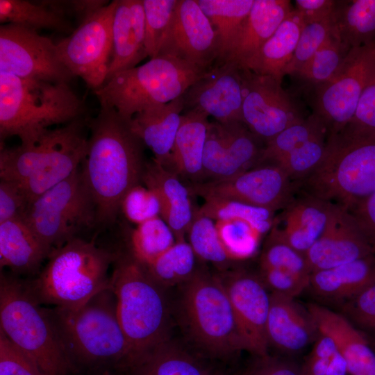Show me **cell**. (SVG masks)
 Wrapping results in <instances>:
<instances>
[{
  "label": "cell",
  "mask_w": 375,
  "mask_h": 375,
  "mask_svg": "<svg viewBox=\"0 0 375 375\" xmlns=\"http://www.w3.org/2000/svg\"><path fill=\"white\" fill-rule=\"evenodd\" d=\"M89 130L80 172L95 206L97 224L107 226L115 221L126 192L142 183L144 144L130 120L107 105L100 104L97 115L90 119Z\"/></svg>",
  "instance_id": "obj_1"
},
{
  "label": "cell",
  "mask_w": 375,
  "mask_h": 375,
  "mask_svg": "<svg viewBox=\"0 0 375 375\" xmlns=\"http://www.w3.org/2000/svg\"><path fill=\"white\" fill-rule=\"evenodd\" d=\"M71 374L91 375L136 367L117 315L116 296L105 289L78 308H46Z\"/></svg>",
  "instance_id": "obj_2"
},
{
  "label": "cell",
  "mask_w": 375,
  "mask_h": 375,
  "mask_svg": "<svg viewBox=\"0 0 375 375\" xmlns=\"http://www.w3.org/2000/svg\"><path fill=\"white\" fill-rule=\"evenodd\" d=\"M88 115L69 83L23 78L0 71L1 144L17 136L22 144L37 140L49 127Z\"/></svg>",
  "instance_id": "obj_3"
},
{
  "label": "cell",
  "mask_w": 375,
  "mask_h": 375,
  "mask_svg": "<svg viewBox=\"0 0 375 375\" xmlns=\"http://www.w3.org/2000/svg\"><path fill=\"white\" fill-rule=\"evenodd\" d=\"M117 253L76 237L50 253L44 267L26 280L28 289L42 306L80 307L110 288Z\"/></svg>",
  "instance_id": "obj_4"
},
{
  "label": "cell",
  "mask_w": 375,
  "mask_h": 375,
  "mask_svg": "<svg viewBox=\"0 0 375 375\" xmlns=\"http://www.w3.org/2000/svg\"><path fill=\"white\" fill-rule=\"evenodd\" d=\"M297 183L303 192L351 210L375 192V132L344 127L328 136L321 162Z\"/></svg>",
  "instance_id": "obj_5"
},
{
  "label": "cell",
  "mask_w": 375,
  "mask_h": 375,
  "mask_svg": "<svg viewBox=\"0 0 375 375\" xmlns=\"http://www.w3.org/2000/svg\"><path fill=\"white\" fill-rule=\"evenodd\" d=\"M110 288L138 367L153 350L168 341L169 312L163 288L127 251H118Z\"/></svg>",
  "instance_id": "obj_6"
},
{
  "label": "cell",
  "mask_w": 375,
  "mask_h": 375,
  "mask_svg": "<svg viewBox=\"0 0 375 375\" xmlns=\"http://www.w3.org/2000/svg\"><path fill=\"white\" fill-rule=\"evenodd\" d=\"M0 330L46 375H69L46 308L28 289L26 280L0 273Z\"/></svg>",
  "instance_id": "obj_7"
},
{
  "label": "cell",
  "mask_w": 375,
  "mask_h": 375,
  "mask_svg": "<svg viewBox=\"0 0 375 375\" xmlns=\"http://www.w3.org/2000/svg\"><path fill=\"white\" fill-rule=\"evenodd\" d=\"M208 69L172 56H158L115 74L93 92L100 104L113 107L131 120L150 106L182 97Z\"/></svg>",
  "instance_id": "obj_8"
},
{
  "label": "cell",
  "mask_w": 375,
  "mask_h": 375,
  "mask_svg": "<svg viewBox=\"0 0 375 375\" xmlns=\"http://www.w3.org/2000/svg\"><path fill=\"white\" fill-rule=\"evenodd\" d=\"M182 285L181 317L198 347L214 357L246 350L228 297L217 276L197 269Z\"/></svg>",
  "instance_id": "obj_9"
},
{
  "label": "cell",
  "mask_w": 375,
  "mask_h": 375,
  "mask_svg": "<svg viewBox=\"0 0 375 375\" xmlns=\"http://www.w3.org/2000/svg\"><path fill=\"white\" fill-rule=\"evenodd\" d=\"M22 219L51 251L97 224L95 206L80 168L35 199Z\"/></svg>",
  "instance_id": "obj_10"
},
{
  "label": "cell",
  "mask_w": 375,
  "mask_h": 375,
  "mask_svg": "<svg viewBox=\"0 0 375 375\" xmlns=\"http://www.w3.org/2000/svg\"><path fill=\"white\" fill-rule=\"evenodd\" d=\"M375 79V44L351 49L336 73L308 93L313 114L328 136L341 131L352 119L365 88Z\"/></svg>",
  "instance_id": "obj_11"
},
{
  "label": "cell",
  "mask_w": 375,
  "mask_h": 375,
  "mask_svg": "<svg viewBox=\"0 0 375 375\" xmlns=\"http://www.w3.org/2000/svg\"><path fill=\"white\" fill-rule=\"evenodd\" d=\"M116 5L117 0L110 1L57 44L66 67L93 92L106 79L112 56V24Z\"/></svg>",
  "instance_id": "obj_12"
},
{
  "label": "cell",
  "mask_w": 375,
  "mask_h": 375,
  "mask_svg": "<svg viewBox=\"0 0 375 375\" xmlns=\"http://www.w3.org/2000/svg\"><path fill=\"white\" fill-rule=\"evenodd\" d=\"M0 71L53 83H69L74 77L57 44L38 31L10 24L0 26Z\"/></svg>",
  "instance_id": "obj_13"
},
{
  "label": "cell",
  "mask_w": 375,
  "mask_h": 375,
  "mask_svg": "<svg viewBox=\"0 0 375 375\" xmlns=\"http://www.w3.org/2000/svg\"><path fill=\"white\" fill-rule=\"evenodd\" d=\"M190 194L207 199H226L272 211L282 210L299 190L279 166L263 164L233 177L199 183L188 187Z\"/></svg>",
  "instance_id": "obj_14"
},
{
  "label": "cell",
  "mask_w": 375,
  "mask_h": 375,
  "mask_svg": "<svg viewBox=\"0 0 375 375\" xmlns=\"http://www.w3.org/2000/svg\"><path fill=\"white\" fill-rule=\"evenodd\" d=\"M242 122L265 144L305 117L295 98L273 77L241 69Z\"/></svg>",
  "instance_id": "obj_15"
},
{
  "label": "cell",
  "mask_w": 375,
  "mask_h": 375,
  "mask_svg": "<svg viewBox=\"0 0 375 375\" xmlns=\"http://www.w3.org/2000/svg\"><path fill=\"white\" fill-rule=\"evenodd\" d=\"M231 302L247 351L257 357L268 356L267 323L270 294L259 275L244 269L217 274Z\"/></svg>",
  "instance_id": "obj_16"
},
{
  "label": "cell",
  "mask_w": 375,
  "mask_h": 375,
  "mask_svg": "<svg viewBox=\"0 0 375 375\" xmlns=\"http://www.w3.org/2000/svg\"><path fill=\"white\" fill-rule=\"evenodd\" d=\"M264 147L242 122H210L203 156V181L229 178L257 166Z\"/></svg>",
  "instance_id": "obj_17"
},
{
  "label": "cell",
  "mask_w": 375,
  "mask_h": 375,
  "mask_svg": "<svg viewBox=\"0 0 375 375\" xmlns=\"http://www.w3.org/2000/svg\"><path fill=\"white\" fill-rule=\"evenodd\" d=\"M219 55L217 32L197 0H178L158 56H172L208 69Z\"/></svg>",
  "instance_id": "obj_18"
},
{
  "label": "cell",
  "mask_w": 375,
  "mask_h": 375,
  "mask_svg": "<svg viewBox=\"0 0 375 375\" xmlns=\"http://www.w3.org/2000/svg\"><path fill=\"white\" fill-rule=\"evenodd\" d=\"M184 109H195L220 123L242 122L241 68L231 62L216 63L183 96Z\"/></svg>",
  "instance_id": "obj_19"
},
{
  "label": "cell",
  "mask_w": 375,
  "mask_h": 375,
  "mask_svg": "<svg viewBox=\"0 0 375 375\" xmlns=\"http://www.w3.org/2000/svg\"><path fill=\"white\" fill-rule=\"evenodd\" d=\"M90 119L86 115L47 129L31 144L1 147V180L19 182L49 166L65 149L87 134Z\"/></svg>",
  "instance_id": "obj_20"
},
{
  "label": "cell",
  "mask_w": 375,
  "mask_h": 375,
  "mask_svg": "<svg viewBox=\"0 0 375 375\" xmlns=\"http://www.w3.org/2000/svg\"><path fill=\"white\" fill-rule=\"evenodd\" d=\"M375 254L349 210L334 204L319 238L305 253L311 273Z\"/></svg>",
  "instance_id": "obj_21"
},
{
  "label": "cell",
  "mask_w": 375,
  "mask_h": 375,
  "mask_svg": "<svg viewBox=\"0 0 375 375\" xmlns=\"http://www.w3.org/2000/svg\"><path fill=\"white\" fill-rule=\"evenodd\" d=\"M267 334L269 345L295 353L315 342L319 332L307 308L294 298L271 292Z\"/></svg>",
  "instance_id": "obj_22"
},
{
  "label": "cell",
  "mask_w": 375,
  "mask_h": 375,
  "mask_svg": "<svg viewBox=\"0 0 375 375\" xmlns=\"http://www.w3.org/2000/svg\"><path fill=\"white\" fill-rule=\"evenodd\" d=\"M334 204L302 192L275 217L273 226L299 251L306 253L324 231Z\"/></svg>",
  "instance_id": "obj_23"
},
{
  "label": "cell",
  "mask_w": 375,
  "mask_h": 375,
  "mask_svg": "<svg viewBox=\"0 0 375 375\" xmlns=\"http://www.w3.org/2000/svg\"><path fill=\"white\" fill-rule=\"evenodd\" d=\"M112 38L111 60L106 81L119 72L136 67L148 56L143 0H117Z\"/></svg>",
  "instance_id": "obj_24"
},
{
  "label": "cell",
  "mask_w": 375,
  "mask_h": 375,
  "mask_svg": "<svg viewBox=\"0 0 375 375\" xmlns=\"http://www.w3.org/2000/svg\"><path fill=\"white\" fill-rule=\"evenodd\" d=\"M319 333L329 336L347 363L349 375H375V351L346 317L316 303L307 305Z\"/></svg>",
  "instance_id": "obj_25"
},
{
  "label": "cell",
  "mask_w": 375,
  "mask_h": 375,
  "mask_svg": "<svg viewBox=\"0 0 375 375\" xmlns=\"http://www.w3.org/2000/svg\"><path fill=\"white\" fill-rule=\"evenodd\" d=\"M293 9L287 0H254L219 63L231 62L243 68Z\"/></svg>",
  "instance_id": "obj_26"
},
{
  "label": "cell",
  "mask_w": 375,
  "mask_h": 375,
  "mask_svg": "<svg viewBox=\"0 0 375 375\" xmlns=\"http://www.w3.org/2000/svg\"><path fill=\"white\" fill-rule=\"evenodd\" d=\"M142 182L158 198L160 217L171 228L176 241L185 240L194 212L188 188L174 172L154 159L147 161Z\"/></svg>",
  "instance_id": "obj_27"
},
{
  "label": "cell",
  "mask_w": 375,
  "mask_h": 375,
  "mask_svg": "<svg viewBox=\"0 0 375 375\" xmlns=\"http://www.w3.org/2000/svg\"><path fill=\"white\" fill-rule=\"evenodd\" d=\"M150 106L130 120L133 131L153 153L154 160L167 168L174 140L179 128L183 97Z\"/></svg>",
  "instance_id": "obj_28"
},
{
  "label": "cell",
  "mask_w": 375,
  "mask_h": 375,
  "mask_svg": "<svg viewBox=\"0 0 375 375\" xmlns=\"http://www.w3.org/2000/svg\"><path fill=\"white\" fill-rule=\"evenodd\" d=\"M51 252L22 219L0 223L1 270L8 268L17 276L37 275Z\"/></svg>",
  "instance_id": "obj_29"
},
{
  "label": "cell",
  "mask_w": 375,
  "mask_h": 375,
  "mask_svg": "<svg viewBox=\"0 0 375 375\" xmlns=\"http://www.w3.org/2000/svg\"><path fill=\"white\" fill-rule=\"evenodd\" d=\"M209 124L208 116L201 111H185L167 169L192 183L203 182V156Z\"/></svg>",
  "instance_id": "obj_30"
},
{
  "label": "cell",
  "mask_w": 375,
  "mask_h": 375,
  "mask_svg": "<svg viewBox=\"0 0 375 375\" xmlns=\"http://www.w3.org/2000/svg\"><path fill=\"white\" fill-rule=\"evenodd\" d=\"M304 25L301 14L294 8L242 69L270 76L282 83Z\"/></svg>",
  "instance_id": "obj_31"
},
{
  "label": "cell",
  "mask_w": 375,
  "mask_h": 375,
  "mask_svg": "<svg viewBox=\"0 0 375 375\" xmlns=\"http://www.w3.org/2000/svg\"><path fill=\"white\" fill-rule=\"evenodd\" d=\"M375 283V254L311 274L309 288L321 298L342 302Z\"/></svg>",
  "instance_id": "obj_32"
},
{
  "label": "cell",
  "mask_w": 375,
  "mask_h": 375,
  "mask_svg": "<svg viewBox=\"0 0 375 375\" xmlns=\"http://www.w3.org/2000/svg\"><path fill=\"white\" fill-rule=\"evenodd\" d=\"M331 19L333 33L348 49L375 44V0L337 1Z\"/></svg>",
  "instance_id": "obj_33"
},
{
  "label": "cell",
  "mask_w": 375,
  "mask_h": 375,
  "mask_svg": "<svg viewBox=\"0 0 375 375\" xmlns=\"http://www.w3.org/2000/svg\"><path fill=\"white\" fill-rule=\"evenodd\" d=\"M0 22L35 31L46 28L70 34L74 30L69 19L47 1L0 0Z\"/></svg>",
  "instance_id": "obj_34"
},
{
  "label": "cell",
  "mask_w": 375,
  "mask_h": 375,
  "mask_svg": "<svg viewBox=\"0 0 375 375\" xmlns=\"http://www.w3.org/2000/svg\"><path fill=\"white\" fill-rule=\"evenodd\" d=\"M217 32L219 55L215 63L224 58L254 0H197Z\"/></svg>",
  "instance_id": "obj_35"
},
{
  "label": "cell",
  "mask_w": 375,
  "mask_h": 375,
  "mask_svg": "<svg viewBox=\"0 0 375 375\" xmlns=\"http://www.w3.org/2000/svg\"><path fill=\"white\" fill-rule=\"evenodd\" d=\"M216 372L167 341L153 350L132 375H214Z\"/></svg>",
  "instance_id": "obj_36"
},
{
  "label": "cell",
  "mask_w": 375,
  "mask_h": 375,
  "mask_svg": "<svg viewBox=\"0 0 375 375\" xmlns=\"http://www.w3.org/2000/svg\"><path fill=\"white\" fill-rule=\"evenodd\" d=\"M175 242L171 228L158 216L137 225L130 231L127 252L138 262L147 266Z\"/></svg>",
  "instance_id": "obj_37"
},
{
  "label": "cell",
  "mask_w": 375,
  "mask_h": 375,
  "mask_svg": "<svg viewBox=\"0 0 375 375\" xmlns=\"http://www.w3.org/2000/svg\"><path fill=\"white\" fill-rule=\"evenodd\" d=\"M349 51L331 32L322 47L291 76L297 81L301 90L308 94L333 77Z\"/></svg>",
  "instance_id": "obj_38"
},
{
  "label": "cell",
  "mask_w": 375,
  "mask_h": 375,
  "mask_svg": "<svg viewBox=\"0 0 375 375\" xmlns=\"http://www.w3.org/2000/svg\"><path fill=\"white\" fill-rule=\"evenodd\" d=\"M197 258L189 242L176 241L149 265L144 266L151 278L163 288L183 284L196 272Z\"/></svg>",
  "instance_id": "obj_39"
},
{
  "label": "cell",
  "mask_w": 375,
  "mask_h": 375,
  "mask_svg": "<svg viewBox=\"0 0 375 375\" xmlns=\"http://www.w3.org/2000/svg\"><path fill=\"white\" fill-rule=\"evenodd\" d=\"M322 135L328 136L326 128L321 119L312 113L267 142L261 151L257 166L274 165L304 143Z\"/></svg>",
  "instance_id": "obj_40"
},
{
  "label": "cell",
  "mask_w": 375,
  "mask_h": 375,
  "mask_svg": "<svg viewBox=\"0 0 375 375\" xmlns=\"http://www.w3.org/2000/svg\"><path fill=\"white\" fill-rule=\"evenodd\" d=\"M215 222L243 219L256 225L262 235L269 233L274 224V211L226 199H207L194 210Z\"/></svg>",
  "instance_id": "obj_41"
},
{
  "label": "cell",
  "mask_w": 375,
  "mask_h": 375,
  "mask_svg": "<svg viewBox=\"0 0 375 375\" xmlns=\"http://www.w3.org/2000/svg\"><path fill=\"white\" fill-rule=\"evenodd\" d=\"M215 225L231 262L247 260L256 254L264 235L256 225L243 219L217 221Z\"/></svg>",
  "instance_id": "obj_42"
},
{
  "label": "cell",
  "mask_w": 375,
  "mask_h": 375,
  "mask_svg": "<svg viewBox=\"0 0 375 375\" xmlns=\"http://www.w3.org/2000/svg\"><path fill=\"white\" fill-rule=\"evenodd\" d=\"M187 234L197 258L212 263L222 271L226 269L231 261L221 242L214 220L194 212Z\"/></svg>",
  "instance_id": "obj_43"
},
{
  "label": "cell",
  "mask_w": 375,
  "mask_h": 375,
  "mask_svg": "<svg viewBox=\"0 0 375 375\" xmlns=\"http://www.w3.org/2000/svg\"><path fill=\"white\" fill-rule=\"evenodd\" d=\"M259 266L282 269L305 277H310L312 274L305 254L288 244L273 226L260 252Z\"/></svg>",
  "instance_id": "obj_44"
},
{
  "label": "cell",
  "mask_w": 375,
  "mask_h": 375,
  "mask_svg": "<svg viewBox=\"0 0 375 375\" xmlns=\"http://www.w3.org/2000/svg\"><path fill=\"white\" fill-rule=\"evenodd\" d=\"M178 0H143L145 48L150 58L159 54L161 43Z\"/></svg>",
  "instance_id": "obj_45"
},
{
  "label": "cell",
  "mask_w": 375,
  "mask_h": 375,
  "mask_svg": "<svg viewBox=\"0 0 375 375\" xmlns=\"http://www.w3.org/2000/svg\"><path fill=\"white\" fill-rule=\"evenodd\" d=\"M327 135L304 143L274 165L283 169L294 182L311 174L321 162L326 151Z\"/></svg>",
  "instance_id": "obj_46"
},
{
  "label": "cell",
  "mask_w": 375,
  "mask_h": 375,
  "mask_svg": "<svg viewBox=\"0 0 375 375\" xmlns=\"http://www.w3.org/2000/svg\"><path fill=\"white\" fill-rule=\"evenodd\" d=\"M332 32L331 16L326 19L306 24L301 31L293 56L285 75L297 72L322 47Z\"/></svg>",
  "instance_id": "obj_47"
},
{
  "label": "cell",
  "mask_w": 375,
  "mask_h": 375,
  "mask_svg": "<svg viewBox=\"0 0 375 375\" xmlns=\"http://www.w3.org/2000/svg\"><path fill=\"white\" fill-rule=\"evenodd\" d=\"M120 210L126 219L136 225L160 216V203L149 188L138 184L130 189L123 197Z\"/></svg>",
  "instance_id": "obj_48"
},
{
  "label": "cell",
  "mask_w": 375,
  "mask_h": 375,
  "mask_svg": "<svg viewBox=\"0 0 375 375\" xmlns=\"http://www.w3.org/2000/svg\"><path fill=\"white\" fill-rule=\"evenodd\" d=\"M341 314L353 324L375 331V283L340 302Z\"/></svg>",
  "instance_id": "obj_49"
},
{
  "label": "cell",
  "mask_w": 375,
  "mask_h": 375,
  "mask_svg": "<svg viewBox=\"0 0 375 375\" xmlns=\"http://www.w3.org/2000/svg\"><path fill=\"white\" fill-rule=\"evenodd\" d=\"M0 375H46L0 330Z\"/></svg>",
  "instance_id": "obj_50"
},
{
  "label": "cell",
  "mask_w": 375,
  "mask_h": 375,
  "mask_svg": "<svg viewBox=\"0 0 375 375\" xmlns=\"http://www.w3.org/2000/svg\"><path fill=\"white\" fill-rule=\"evenodd\" d=\"M272 292L295 298L309 288L310 277L274 268H260L258 274Z\"/></svg>",
  "instance_id": "obj_51"
},
{
  "label": "cell",
  "mask_w": 375,
  "mask_h": 375,
  "mask_svg": "<svg viewBox=\"0 0 375 375\" xmlns=\"http://www.w3.org/2000/svg\"><path fill=\"white\" fill-rule=\"evenodd\" d=\"M29 204L16 182L0 181V223L22 219Z\"/></svg>",
  "instance_id": "obj_52"
},
{
  "label": "cell",
  "mask_w": 375,
  "mask_h": 375,
  "mask_svg": "<svg viewBox=\"0 0 375 375\" xmlns=\"http://www.w3.org/2000/svg\"><path fill=\"white\" fill-rule=\"evenodd\" d=\"M345 127L375 132V79L364 90L352 119Z\"/></svg>",
  "instance_id": "obj_53"
},
{
  "label": "cell",
  "mask_w": 375,
  "mask_h": 375,
  "mask_svg": "<svg viewBox=\"0 0 375 375\" xmlns=\"http://www.w3.org/2000/svg\"><path fill=\"white\" fill-rule=\"evenodd\" d=\"M242 375H301L300 367L288 359L258 357Z\"/></svg>",
  "instance_id": "obj_54"
},
{
  "label": "cell",
  "mask_w": 375,
  "mask_h": 375,
  "mask_svg": "<svg viewBox=\"0 0 375 375\" xmlns=\"http://www.w3.org/2000/svg\"><path fill=\"white\" fill-rule=\"evenodd\" d=\"M47 1L63 16L67 19H69V17H74L80 21V24L96 11L110 3L108 1L104 0H47Z\"/></svg>",
  "instance_id": "obj_55"
},
{
  "label": "cell",
  "mask_w": 375,
  "mask_h": 375,
  "mask_svg": "<svg viewBox=\"0 0 375 375\" xmlns=\"http://www.w3.org/2000/svg\"><path fill=\"white\" fill-rule=\"evenodd\" d=\"M349 212L375 251V192L359 202Z\"/></svg>",
  "instance_id": "obj_56"
},
{
  "label": "cell",
  "mask_w": 375,
  "mask_h": 375,
  "mask_svg": "<svg viewBox=\"0 0 375 375\" xmlns=\"http://www.w3.org/2000/svg\"><path fill=\"white\" fill-rule=\"evenodd\" d=\"M294 2V9L301 14L306 24L330 17L334 10L337 1L296 0Z\"/></svg>",
  "instance_id": "obj_57"
},
{
  "label": "cell",
  "mask_w": 375,
  "mask_h": 375,
  "mask_svg": "<svg viewBox=\"0 0 375 375\" xmlns=\"http://www.w3.org/2000/svg\"><path fill=\"white\" fill-rule=\"evenodd\" d=\"M338 349L334 341L328 335L319 333L315 341L312 351L308 356L330 358Z\"/></svg>",
  "instance_id": "obj_58"
},
{
  "label": "cell",
  "mask_w": 375,
  "mask_h": 375,
  "mask_svg": "<svg viewBox=\"0 0 375 375\" xmlns=\"http://www.w3.org/2000/svg\"><path fill=\"white\" fill-rule=\"evenodd\" d=\"M330 358L308 356L303 365L300 367V374L326 375Z\"/></svg>",
  "instance_id": "obj_59"
},
{
  "label": "cell",
  "mask_w": 375,
  "mask_h": 375,
  "mask_svg": "<svg viewBox=\"0 0 375 375\" xmlns=\"http://www.w3.org/2000/svg\"><path fill=\"white\" fill-rule=\"evenodd\" d=\"M347 363L342 355L337 351L331 357L326 375H347Z\"/></svg>",
  "instance_id": "obj_60"
},
{
  "label": "cell",
  "mask_w": 375,
  "mask_h": 375,
  "mask_svg": "<svg viewBox=\"0 0 375 375\" xmlns=\"http://www.w3.org/2000/svg\"><path fill=\"white\" fill-rule=\"evenodd\" d=\"M91 375H127V374L122 372L112 371V372H100V373L93 374Z\"/></svg>",
  "instance_id": "obj_61"
},
{
  "label": "cell",
  "mask_w": 375,
  "mask_h": 375,
  "mask_svg": "<svg viewBox=\"0 0 375 375\" xmlns=\"http://www.w3.org/2000/svg\"><path fill=\"white\" fill-rule=\"evenodd\" d=\"M214 375H226V374L221 372H216Z\"/></svg>",
  "instance_id": "obj_62"
},
{
  "label": "cell",
  "mask_w": 375,
  "mask_h": 375,
  "mask_svg": "<svg viewBox=\"0 0 375 375\" xmlns=\"http://www.w3.org/2000/svg\"><path fill=\"white\" fill-rule=\"evenodd\" d=\"M374 351H375V349H374Z\"/></svg>",
  "instance_id": "obj_63"
}]
</instances>
